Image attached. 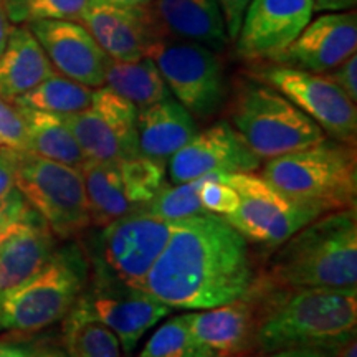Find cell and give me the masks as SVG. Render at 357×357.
I'll use <instances>...</instances> for the list:
<instances>
[{
  "mask_svg": "<svg viewBox=\"0 0 357 357\" xmlns=\"http://www.w3.org/2000/svg\"><path fill=\"white\" fill-rule=\"evenodd\" d=\"M78 22L114 61L141 60L158 37L147 8L121 7L109 0H88Z\"/></svg>",
  "mask_w": 357,
  "mask_h": 357,
  "instance_id": "cell-19",
  "label": "cell"
},
{
  "mask_svg": "<svg viewBox=\"0 0 357 357\" xmlns=\"http://www.w3.org/2000/svg\"><path fill=\"white\" fill-rule=\"evenodd\" d=\"M10 30H12V24L7 17L6 6H3V0H0V55H2L3 48H6Z\"/></svg>",
  "mask_w": 357,
  "mask_h": 357,
  "instance_id": "cell-41",
  "label": "cell"
},
{
  "mask_svg": "<svg viewBox=\"0 0 357 357\" xmlns=\"http://www.w3.org/2000/svg\"><path fill=\"white\" fill-rule=\"evenodd\" d=\"M250 287L260 301L258 356L300 347L337 351L356 337L357 288H278L257 271Z\"/></svg>",
  "mask_w": 357,
  "mask_h": 357,
  "instance_id": "cell-2",
  "label": "cell"
},
{
  "mask_svg": "<svg viewBox=\"0 0 357 357\" xmlns=\"http://www.w3.org/2000/svg\"><path fill=\"white\" fill-rule=\"evenodd\" d=\"M207 177L208 176H204L187 182H181V184L166 185L141 211L171 222L208 213L202 207L199 199V189Z\"/></svg>",
  "mask_w": 357,
  "mask_h": 357,
  "instance_id": "cell-31",
  "label": "cell"
},
{
  "mask_svg": "<svg viewBox=\"0 0 357 357\" xmlns=\"http://www.w3.org/2000/svg\"><path fill=\"white\" fill-rule=\"evenodd\" d=\"M312 0H250L235 38L240 58L275 60L312 19Z\"/></svg>",
  "mask_w": 357,
  "mask_h": 357,
  "instance_id": "cell-14",
  "label": "cell"
},
{
  "mask_svg": "<svg viewBox=\"0 0 357 357\" xmlns=\"http://www.w3.org/2000/svg\"><path fill=\"white\" fill-rule=\"evenodd\" d=\"M95 88L53 73L42 83L15 98L12 102L20 108L47 111L53 114H73L86 109L91 105Z\"/></svg>",
  "mask_w": 357,
  "mask_h": 357,
  "instance_id": "cell-28",
  "label": "cell"
},
{
  "mask_svg": "<svg viewBox=\"0 0 357 357\" xmlns=\"http://www.w3.org/2000/svg\"><path fill=\"white\" fill-rule=\"evenodd\" d=\"M220 181L235 189L240 197L236 211L225 220L248 243L275 250L314 218L324 215L319 208L281 194L253 172L222 174Z\"/></svg>",
  "mask_w": 357,
  "mask_h": 357,
  "instance_id": "cell-9",
  "label": "cell"
},
{
  "mask_svg": "<svg viewBox=\"0 0 357 357\" xmlns=\"http://www.w3.org/2000/svg\"><path fill=\"white\" fill-rule=\"evenodd\" d=\"M0 149L29 153L26 129L19 108L0 96Z\"/></svg>",
  "mask_w": 357,
  "mask_h": 357,
  "instance_id": "cell-34",
  "label": "cell"
},
{
  "mask_svg": "<svg viewBox=\"0 0 357 357\" xmlns=\"http://www.w3.org/2000/svg\"><path fill=\"white\" fill-rule=\"evenodd\" d=\"M187 316L195 339L213 356H257L260 301L252 287L227 305L187 312Z\"/></svg>",
  "mask_w": 357,
  "mask_h": 357,
  "instance_id": "cell-18",
  "label": "cell"
},
{
  "mask_svg": "<svg viewBox=\"0 0 357 357\" xmlns=\"http://www.w3.org/2000/svg\"><path fill=\"white\" fill-rule=\"evenodd\" d=\"M172 231V222L134 211L102 227L95 261L124 284L139 288L158 261Z\"/></svg>",
  "mask_w": 357,
  "mask_h": 357,
  "instance_id": "cell-11",
  "label": "cell"
},
{
  "mask_svg": "<svg viewBox=\"0 0 357 357\" xmlns=\"http://www.w3.org/2000/svg\"><path fill=\"white\" fill-rule=\"evenodd\" d=\"M357 15L354 12H328L311 20L303 32L280 53L275 63L311 73H328L354 55Z\"/></svg>",
  "mask_w": 357,
  "mask_h": 357,
  "instance_id": "cell-17",
  "label": "cell"
},
{
  "mask_svg": "<svg viewBox=\"0 0 357 357\" xmlns=\"http://www.w3.org/2000/svg\"><path fill=\"white\" fill-rule=\"evenodd\" d=\"M217 2L220 6L223 22H225L227 37H229V40H235L250 0H217Z\"/></svg>",
  "mask_w": 357,
  "mask_h": 357,
  "instance_id": "cell-36",
  "label": "cell"
},
{
  "mask_svg": "<svg viewBox=\"0 0 357 357\" xmlns=\"http://www.w3.org/2000/svg\"><path fill=\"white\" fill-rule=\"evenodd\" d=\"M105 86L132 102L137 109L171 96L162 75L149 56H142L136 61L111 60Z\"/></svg>",
  "mask_w": 357,
  "mask_h": 357,
  "instance_id": "cell-27",
  "label": "cell"
},
{
  "mask_svg": "<svg viewBox=\"0 0 357 357\" xmlns=\"http://www.w3.org/2000/svg\"><path fill=\"white\" fill-rule=\"evenodd\" d=\"M357 0H312L314 12H346L356 6Z\"/></svg>",
  "mask_w": 357,
  "mask_h": 357,
  "instance_id": "cell-39",
  "label": "cell"
},
{
  "mask_svg": "<svg viewBox=\"0 0 357 357\" xmlns=\"http://www.w3.org/2000/svg\"><path fill=\"white\" fill-rule=\"evenodd\" d=\"M17 108L26 129L29 153L77 169L86 162V155L60 114L20 106Z\"/></svg>",
  "mask_w": 357,
  "mask_h": 357,
  "instance_id": "cell-25",
  "label": "cell"
},
{
  "mask_svg": "<svg viewBox=\"0 0 357 357\" xmlns=\"http://www.w3.org/2000/svg\"><path fill=\"white\" fill-rule=\"evenodd\" d=\"M79 172L86 194L91 225L102 229L111 222L136 211L124 189L118 164L88 159L79 167Z\"/></svg>",
  "mask_w": 357,
  "mask_h": 357,
  "instance_id": "cell-24",
  "label": "cell"
},
{
  "mask_svg": "<svg viewBox=\"0 0 357 357\" xmlns=\"http://www.w3.org/2000/svg\"><path fill=\"white\" fill-rule=\"evenodd\" d=\"M89 271L82 245L55 248L32 278L0 298V333H35L63 319L86 289Z\"/></svg>",
  "mask_w": 357,
  "mask_h": 357,
  "instance_id": "cell-6",
  "label": "cell"
},
{
  "mask_svg": "<svg viewBox=\"0 0 357 357\" xmlns=\"http://www.w3.org/2000/svg\"><path fill=\"white\" fill-rule=\"evenodd\" d=\"M199 199L208 213L218 217H229L238 207L240 197L235 189L223 184L220 176H208L199 189Z\"/></svg>",
  "mask_w": 357,
  "mask_h": 357,
  "instance_id": "cell-33",
  "label": "cell"
},
{
  "mask_svg": "<svg viewBox=\"0 0 357 357\" xmlns=\"http://www.w3.org/2000/svg\"><path fill=\"white\" fill-rule=\"evenodd\" d=\"M261 159L253 153L227 121H218L195 134L169 159L172 184L204 176L255 172Z\"/></svg>",
  "mask_w": 357,
  "mask_h": 357,
  "instance_id": "cell-15",
  "label": "cell"
},
{
  "mask_svg": "<svg viewBox=\"0 0 357 357\" xmlns=\"http://www.w3.org/2000/svg\"><path fill=\"white\" fill-rule=\"evenodd\" d=\"M15 185L56 240H73L91 227L79 169L19 153Z\"/></svg>",
  "mask_w": 357,
  "mask_h": 357,
  "instance_id": "cell-8",
  "label": "cell"
},
{
  "mask_svg": "<svg viewBox=\"0 0 357 357\" xmlns=\"http://www.w3.org/2000/svg\"><path fill=\"white\" fill-rule=\"evenodd\" d=\"M17 154L19 153H13V151L8 149H0V204L17 189Z\"/></svg>",
  "mask_w": 357,
  "mask_h": 357,
  "instance_id": "cell-37",
  "label": "cell"
},
{
  "mask_svg": "<svg viewBox=\"0 0 357 357\" xmlns=\"http://www.w3.org/2000/svg\"><path fill=\"white\" fill-rule=\"evenodd\" d=\"M252 77L278 89L333 139L356 146V102L324 73L255 63Z\"/></svg>",
  "mask_w": 357,
  "mask_h": 357,
  "instance_id": "cell-10",
  "label": "cell"
},
{
  "mask_svg": "<svg viewBox=\"0 0 357 357\" xmlns=\"http://www.w3.org/2000/svg\"><path fill=\"white\" fill-rule=\"evenodd\" d=\"M212 357H222V356H212Z\"/></svg>",
  "mask_w": 357,
  "mask_h": 357,
  "instance_id": "cell-45",
  "label": "cell"
},
{
  "mask_svg": "<svg viewBox=\"0 0 357 357\" xmlns=\"http://www.w3.org/2000/svg\"><path fill=\"white\" fill-rule=\"evenodd\" d=\"M38 349L32 344H13L0 342V357H33Z\"/></svg>",
  "mask_w": 357,
  "mask_h": 357,
  "instance_id": "cell-40",
  "label": "cell"
},
{
  "mask_svg": "<svg viewBox=\"0 0 357 357\" xmlns=\"http://www.w3.org/2000/svg\"><path fill=\"white\" fill-rule=\"evenodd\" d=\"M197 132V119L172 95L137 109L136 137L142 158L167 164Z\"/></svg>",
  "mask_w": 357,
  "mask_h": 357,
  "instance_id": "cell-22",
  "label": "cell"
},
{
  "mask_svg": "<svg viewBox=\"0 0 357 357\" xmlns=\"http://www.w3.org/2000/svg\"><path fill=\"white\" fill-rule=\"evenodd\" d=\"M192 333L189 316H174L155 329L137 357H212Z\"/></svg>",
  "mask_w": 357,
  "mask_h": 357,
  "instance_id": "cell-29",
  "label": "cell"
},
{
  "mask_svg": "<svg viewBox=\"0 0 357 357\" xmlns=\"http://www.w3.org/2000/svg\"><path fill=\"white\" fill-rule=\"evenodd\" d=\"M56 248V236L37 212L0 231V298L30 280Z\"/></svg>",
  "mask_w": 357,
  "mask_h": 357,
  "instance_id": "cell-20",
  "label": "cell"
},
{
  "mask_svg": "<svg viewBox=\"0 0 357 357\" xmlns=\"http://www.w3.org/2000/svg\"><path fill=\"white\" fill-rule=\"evenodd\" d=\"M26 26L56 73L89 88L105 86L111 58L79 22L38 20Z\"/></svg>",
  "mask_w": 357,
  "mask_h": 357,
  "instance_id": "cell-16",
  "label": "cell"
},
{
  "mask_svg": "<svg viewBox=\"0 0 357 357\" xmlns=\"http://www.w3.org/2000/svg\"><path fill=\"white\" fill-rule=\"evenodd\" d=\"M109 2L129 8H147L153 3V0H109Z\"/></svg>",
  "mask_w": 357,
  "mask_h": 357,
  "instance_id": "cell-42",
  "label": "cell"
},
{
  "mask_svg": "<svg viewBox=\"0 0 357 357\" xmlns=\"http://www.w3.org/2000/svg\"><path fill=\"white\" fill-rule=\"evenodd\" d=\"M155 33L225 50V22L217 0H153L147 7Z\"/></svg>",
  "mask_w": 357,
  "mask_h": 357,
  "instance_id": "cell-21",
  "label": "cell"
},
{
  "mask_svg": "<svg viewBox=\"0 0 357 357\" xmlns=\"http://www.w3.org/2000/svg\"><path fill=\"white\" fill-rule=\"evenodd\" d=\"M116 164L128 197L136 211L149 204L167 185L166 164L142 155Z\"/></svg>",
  "mask_w": 357,
  "mask_h": 357,
  "instance_id": "cell-30",
  "label": "cell"
},
{
  "mask_svg": "<svg viewBox=\"0 0 357 357\" xmlns=\"http://www.w3.org/2000/svg\"><path fill=\"white\" fill-rule=\"evenodd\" d=\"M255 276L250 243L213 213L172 222V231L139 289L172 310H211L236 300Z\"/></svg>",
  "mask_w": 357,
  "mask_h": 357,
  "instance_id": "cell-1",
  "label": "cell"
},
{
  "mask_svg": "<svg viewBox=\"0 0 357 357\" xmlns=\"http://www.w3.org/2000/svg\"><path fill=\"white\" fill-rule=\"evenodd\" d=\"M91 270V288L84 289L82 296L93 314L116 334L124 354H131L144 334L171 314L172 307L139 288L121 283L98 263H93Z\"/></svg>",
  "mask_w": 357,
  "mask_h": 357,
  "instance_id": "cell-13",
  "label": "cell"
},
{
  "mask_svg": "<svg viewBox=\"0 0 357 357\" xmlns=\"http://www.w3.org/2000/svg\"><path fill=\"white\" fill-rule=\"evenodd\" d=\"M227 121L261 160L306 149L326 139L310 116L278 89L252 75L238 78Z\"/></svg>",
  "mask_w": 357,
  "mask_h": 357,
  "instance_id": "cell-5",
  "label": "cell"
},
{
  "mask_svg": "<svg viewBox=\"0 0 357 357\" xmlns=\"http://www.w3.org/2000/svg\"><path fill=\"white\" fill-rule=\"evenodd\" d=\"M334 357H357V346H356V337L347 341L344 346H341L336 351V356Z\"/></svg>",
  "mask_w": 357,
  "mask_h": 357,
  "instance_id": "cell-43",
  "label": "cell"
},
{
  "mask_svg": "<svg viewBox=\"0 0 357 357\" xmlns=\"http://www.w3.org/2000/svg\"><path fill=\"white\" fill-rule=\"evenodd\" d=\"M261 177L296 202L323 213L356 207V146L328 139L268 159Z\"/></svg>",
  "mask_w": 357,
  "mask_h": 357,
  "instance_id": "cell-4",
  "label": "cell"
},
{
  "mask_svg": "<svg viewBox=\"0 0 357 357\" xmlns=\"http://www.w3.org/2000/svg\"><path fill=\"white\" fill-rule=\"evenodd\" d=\"M61 321L68 357H123L119 339L93 314L83 296Z\"/></svg>",
  "mask_w": 357,
  "mask_h": 357,
  "instance_id": "cell-26",
  "label": "cell"
},
{
  "mask_svg": "<svg viewBox=\"0 0 357 357\" xmlns=\"http://www.w3.org/2000/svg\"><path fill=\"white\" fill-rule=\"evenodd\" d=\"M328 77L337 84L352 101H357V56L356 53L347 60L337 65L336 68L328 73Z\"/></svg>",
  "mask_w": 357,
  "mask_h": 357,
  "instance_id": "cell-35",
  "label": "cell"
},
{
  "mask_svg": "<svg viewBox=\"0 0 357 357\" xmlns=\"http://www.w3.org/2000/svg\"><path fill=\"white\" fill-rule=\"evenodd\" d=\"M89 160L121 162L139 155L137 108L108 86L95 88L91 105L73 114H60Z\"/></svg>",
  "mask_w": 357,
  "mask_h": 357,
  "instance_id": "cell-12",
  "label": "cell"
},
{
  "mask_svg": "<svg viewBox=\"0 0 357 357\" xmlns=\"http://www.w3.org/2000/svg\"><path fill=\"white\" fill-rule=\"evenodd\" d=\"M53 73L55 70L47 53L29 26H12L0 55V96L12 102Z\"/></svg>",
  "mask_w": 357,
  "mask_h": 357,
  "instance_id": "cell-23",
  "label": "cell"
},
{
  "mask_svg": "<svg viewBox=\"0 0 357 357\" xmlns=\"http://www.w3.org/2000/svg\"><path fill=\"white\" fill-rule=\"evenodd\" d=\"M169 91L195 119L207 121L227 101L225 71L217 52L204 45L158 35L146 50Z\"/></svg>",
  "mask_w": 357,
  "mask_h": 357,
  "instance_id": "cell-7",
  "label": "cell"
},
{
  "mask_svg": "<svg viewBox=\"0 0 357 357\" xmlns=\"http://www.w3.org/2000/svg\"><path fill=\"white\" fill-rule=\"evenodd\" d=\"M33 357H68L63 351H38Z\"/></svg>",
  "mask_w": 357,
  "mask_h": 357,
  "instance_id": "cell-44",
  "label": "cell"
},
{
  "mask_svg": "<svg viewBox=\"0 0 357 357\" xmlns=\"http://www.w3.org/2000/svg\"><path fill=\"white\" fill-rule=\"evenodd\" d=\"M257 275L278 288H357L356 207L314 218L271 250Z\"/></svg>",
  "mask_w": 357,
  "mask_h": 357,
  "instance_id": "cell-3",
  "label": "cell"
},
{
  "mask_svg": "<svg viewBox=\"0 0 357 357\" xmlns=\"http://www.w3.org/2000/svg\"><path fill=\"white\" fill-rule=\"evenodd\" d=\"M86 3L88 0H3L13 25H29L38 20L78 22Z\"/></svg>",
  "mask_w": 357,
  "mask_h": 357,
  "instance_id": "cell-32",
  "label": "cell"
},
{
  "mask_svg": "<svg viewBox=\"0 0 357 357\" xmlns=\"http://www.w3.org/2000/svg\"><path fill=\"white\" fill-rule=\"evenodd\" d=\"M336 351L328 349H307V347H300V349H283L275 351L270 354H261L260 357H334Z\"/></svg>",
  "mask_w": 357,
  "mask_h": 357,
  "instance_id": "cell-38",
  "label": "cell"
}]
</instances>
